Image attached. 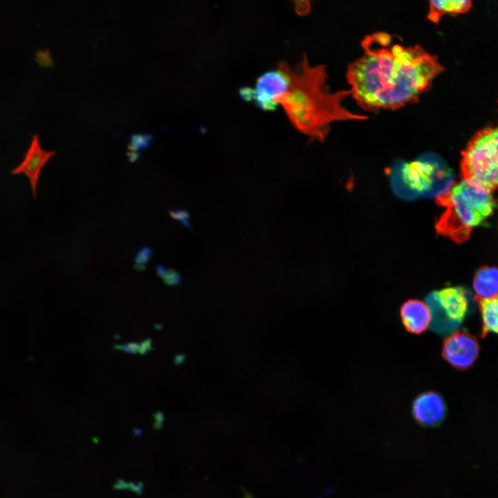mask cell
Segmentation results:
<instances>
[{"label": "cell", "mask_w": 498, "mask_h": 498, "mask_svg": "<svg viewBox=\"0 0 498 498\" xmlns=\"http://www.w3.org/2000/svg\"><path fill=\"white\" fill-rule=\"evenodd\" d=\"M128 489L137 495H141L144 490V486L143 483L140 481L136 483L129 482Z\"/></svg>", "instance_id": "21"}, {"label": "cell", "mask_w": 498, "mask_h": 498, "mask_svg": "<svg viewBox=\"0 0 498 498\" xmlns=\"http://www.w3.org/2000/svg\"><path fill=\"white\" fill-rule=\"evenodd\" d=\"M462 180L492 192L498 188V127H486L461 151Z\"/></svg>", "instance_id": "4"}, {"label": "cell", "mask_w": 498, "mask_h": 498, "mask_svg": "<svg viewBox=\"0 0 498 498\" xmlns=\"http://www.w3.org/2000/svg\"><path fill=\"white\" fill-rule=\"evenodd\" d=\"M476 293L474 299H490L498 295V268L483 266L476 273L473 279Z\"/></svg>", "instance_id": "12"}, {"label": "cell", "mask_w": 498, "mask_h": 498, "mask_svg": "<svg viewBox=\"0 0 498 498\" xmlns=\"http://www.w3.org/2000/svg\"><path fill=\"white\" fill-rule=\"evenodd\" d=\"M153 255L151 248L143 247L139 250L135 257L134 268L138 270H145L146 264L150 261Z\"/></svg>", "instance_id": "16"}, {"label": "cell", "mask_w": 498, "mask_h": 498, "mask_svg": "<svg viewBox=\"0 0 498 498\" xmlns=\"http://www.w3.org/2000/svg\"><path fill=\"white\" fill-rule=\"evenodd\" d=\"M479 349L475 337L458 331L443 341L442 356L456 369L464 370L472 365L478 356Z\"/></svg>", "instance_id": "7"}, {"label": "cell", "mask_w": 498, "mask_h": 498, "mask_svg": "<svg viewBox=\"0 0 498 498\" xmlns=\"http://www.w3.org/2000/svg\"><path fill=\"white\" fill-rule=\"evenodd\" d=\"M288 86V76L278 64L277 69L262 73L257 79L253 88L241 87L239 93L244 101H253L261 110L273 111L278 105L274 102V98L286 93Z\"/></svg>", "instance_id": "6"}, {"label": "cell", "mask_w": 498, "mask_h": 498, "mask_svg": "<svg viewBox=\"0 0 498 498\" xmlns=\"http://www.w3.org/2000/svg\"><path fill=\"white\" fill-rule=\"evenodd\" d=\"M56 154V151L44 150L40 145L37 133L32 135L31 141L21 162L13 169L11 174L18 175L24 174L29 179L32 193L36 197L37 183L42 168L50 158Z\"/></svg>", "instance_id": "8"}, {"label": "cell", "mask_w": 498, "mask_h": 498, "mask_svg": "<svg viewBox=\"0 0 498 498\" xmlns=\"http://www.w3.org/2000/svg\"><path fill=\"white\" fill-rule=\"evenodd\" d=\"M401 322L407 331L413 334L425 332L432 322L428 305L418 299L405 301L400 308Z\"/></svg>", "instance_id": "11"}, {"label": "cell", "mask_w": 498, "mask_h": 498, "mask_svg": "<svg viewBox=\"0 0 498 498\" xmlns=\"http://www.w3.org/2000/svg\"><path fill=\"white\" fill-rule=\"evenodd\" d=\"M483 320L482 337L488 332L498 333V295L490 299H477Z\"/></svg>", "instance_id": "14"}, {"label": "cell", "mask_w": 498, "mask_h": 498, "mask_svg": "<svg viewBox=\"0 0 498 498\" xmlns=\"http://www.w3.org/2000/svg\"><path fill=\"white\" fill-rule=\"evenodd\" d=\"M434 293L446 318L456 325L459 324L464 320L468 308L465 290L461 287H447Z\"/></svg>", "instance_id": "10"}, {"label": "cell", "mask_w": 498, "mask_h": 498, "mask_svg": "<svg viewBox=\"0 0 498 498\" xmlns=\"http://www.w3.org/2000/svg\"><path fill=\"white\" fill-rule=\"evenodd\" d=\"M152 138L149 134H135L132 136L128 148L130 150H139L149 145Z\"/></svg>", "instance_id": "17"}, {"label": "cell", "mask_w": 498, "mask_h": 498, "mask_svg": "<svg viewBox=\"0 0 498 498\" xmlns=\"http://www.w3.org/2000/svg\"><path fill=\"white\" fill-rule=\"evenodd\" d=\"M279 64L288 76L289 86L273 100L282 105L293 126L311 140L324 141L333 122L367 119L342 105L351 89L330 91L325 65L311 66L306 53L293 69L285 62Z\"/></svg>", "instance_id": "2"}, {"label": "cell", "mask_w": 498, "mask_h": 498, "mask_svg": "<svg viewBox=\"0 0 498 498\" xmlns=\"http://www.w3.org/2000/svg\"><path fill=\"white\" fill-rule=\"evenodd\" d=\"M472 7L469 0H436L429 1V11L427 19L437 24L445 15L455 16L468 12Z\"/></svg>", "instance_id": "13"}, {"label": "cell", "mask_w": 498, "mask_h": 498, "mask_svg": "<svg viewBox=\"0 0 498 498\" xmlns=\"http://www.w3.org/2000/svg\"><path fill=\"white\" fill-rule=\"evenodd\" d=\"M133 432L136 436H140L142 434V431L138 428H135Z\"/></svg>", "instance_id": "26"}, {"label": "cell", "mask_w": 498, "mask_h": 498, "mask_svg": "<svg viewBox=\"0 0 498 498\" xmlns=\"http://www.w3.org/2000/svg\"><path fill=\"white\" fill-rule=\"evenodd\" d=\"M169 213L171 214V216H172L174 219L180 221L185 227H190L189 214L187 212L182 210H176L170 211Z\"/></svg>", "instance_id": "19"}, {"label": "cell", "mask_w": 498, "mask_h": 498, "mask_svg": "<svg viewBox=\"0 0 498 498\" xmlns=\"http://www.w3.org/2000/svg\"><path fill=\"white\" fill-rule=\"evenodd\" d=\"M436 201L445 208L435 225L437 233L457 243L466 241L472 229L490 216L497 205L491 192L463 180L436 197Z\"/></svg>", "instance_id": "3"}, {"label": "cell", "mask_w": 498, "mask_h": 498, "mask_svg": "<svg viewBox=\"0 0 498 498\" xmlns=\"http://www.w3.org/2000/svg\"><path fill=\"white\" fill-rule=\"evenodd\" d=\"M151 348L152 347H151V340L149 339H147L141 344L139 352L142 354H144L146 352H147L149 349H151Z\"/></svg>", "instance_id": "24"}, {"label": "cell", "mask_w": 498, "mask_h": 498, "mask_svg": "<svg viewBox=\"0 0 498 498\" xmlns=\"http://www.w3.org/2000/svg\"><path fill=\"white\" fill-rule=\"evenodd\" d=\"M360 44L362 55L349 64L346 75L351 96L368 111L416 103L445 70L436 55L418 44L397 43L385 32L368 35Z\"/></svg>", "instance_id": "1"}, {"label": "cell", "mask_w": 498, "mask_h": 498, "mask_svg": "<svg viewBox=\"0 0 498 498\" xmlns=\"http://www.w3.org/2000/svg\"><path fill=\"white\" fill-rule=\"evenodd\" d=\"M156 271L163 280L164 283L169 286L178 285L182 279L178 273L172 268H168L163 265H157Z\"/></svg>", "instance_id": "15"}, {"label": "cell", "mask_w": 498, "mask_h": 498, "mask_svg": "<svg viewBox=\"0 0 498 498\" xmlns=\"http://www.w3.org/2000/svg\"><path fill=\"white\" fill-rule=\"evenodd\" d=\"M154 418L156 421L154 424V427L156 430H160L164 421V414L161 412H157L154 414Z\"/></svg>", "instance_id": "22"}, {"label": "cell", "mask_w": 498, "mask_h": 498, "mask_svg": "<svg viewBox=\"0 0 498 498\" xmlns=\"http://www.w3.org/2000/svg\"><path fill=\"white\" fill-rule=\"evenodd\" d=\"M398 174L404 187L413 195L422 194L437 197L454 185L452 170L437 156L404 163Z\"/></svg>", "instance_id": "5"}, {"label": "cell", "mask_w": 498, "mask_h": 498, "mask_svg": "<svg viewBox=\"0 0 498 498\" xmlns=\"http://www.w3.org/2000/svg\"><path fill=\"white\" fill-rule=\"evenodd\" d=\"M113 488L117 490H126L129 488V483L122 479H119L115 482Z\"/></svg>", "instance_id": "23"}, {"label": "cell", "mask_w": 498, "mask_h": 498, "mask_svg": "<svg viewBox=\"0 0 498 498\" xmlns=\"http://www.w3.org/2000/svg\"><path fill=\"white\" fill-rule=\"evenodd\" d=\"M295 10L299 15H305L309 12L311 9L310 1H295Z\"/></svg>", "instance_id": "20"}, {"label": "cell", "mask_w": 498, "mask_h": 498, "mask_svg": "<svg viewBox=\"0 0 498 498\" xmlns=\"http://www.w3.org/2000/svg\"><path fill=\"white\" fill-rule=\"evenodd\" d=\"M36 60L41 66H50L53 64V59L48 49L37 50L35 56Z\"/></svg>", "instance_id": "18"}, {"label": "cell", "mask_w": 498, "mask_h": 498, "mask_svg": "<svg viewBox=\"0 0 498 498\" xmlns=\"http://www.w3.org/2000/svg\"><path fill=\"white\" fill-rule=\"evenodd\" d=\"M177 359H178V360H176V364L181 363L183 362L182 359L183 360V356H177L176 357L175 360H177Z\"/></svg>", "instance_id": "25"}, {"label": "cell", "mask_w": 498, "mask_h": 498, "mask_svg": "<svg viewBox=\"0 0 498 498\" xmlns=\"http://www.w3.org/2000/svg\"><path fill=\"white\" fill-rule=\"evenodd\" d=\"M445 404L443 398L432 391L419 394L414 400L412 412L415 420L424 426L439 424L445 415Z\"/></svg>", "instance_id": "9"}]
</instances>
